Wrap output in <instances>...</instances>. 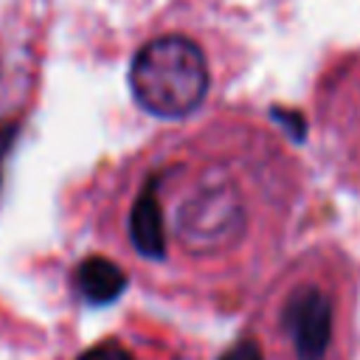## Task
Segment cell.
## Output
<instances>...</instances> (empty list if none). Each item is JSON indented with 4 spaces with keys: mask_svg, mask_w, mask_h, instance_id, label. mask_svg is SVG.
Segmentation results:
<instances>
[{
    "mask_svg": "<svg viewBox=\"0 0 360 360\" xmlns=\"http://www.w3.org/2000/svg\"><path fill=\"white\" fill-rule=\"evenodd\" d=\"M79 360H132V354L127 349H121L118 343H98V346L87 349Z\"/></svg>",
    "mask_w": 360,
    "mask_h": 360,
    "instance_id": "cell-6",
    "label": "cell"
},
{
    "mask_svg": "<svg viewBox=\"0 0 360 360\" xmlns=\"http://www.w3.org/2000/svg\"><path fill=\"white\" fill-rule=\"evenodd\" d=\"M245 225L242 197L233 180L205 177L191 183L174 208V233L194 253H214L231 245Z\"/></svg>",
    "mask_w": 360,
    "mask_h": 360,
    "instance_id": "cell-2",
    "label": "cell"
},
{
    "mask_svg": "<svg viewBox=\"0 0 360 360\" xmlns=\"http://www.w3.org/2000/svg\"><path fill=\"white\" fill-rule=\"evenodd\" d=\"M219 360H264V354L253 340H239L228 352H222Z\"/></svg>",
    "mask_w": 360,
    "mask_h": 360,
    "instance_id": "cell-7",
    "label": "cell"
},
{
    "mask_svg": "<svg viewBox=\"0 0 360 360\" xmlns=\"http://www.w3.org/2000/svg\"><path fill=\"white\" fill-rule=\"evenodd\" d=\"M211 84L202 48L180 34L149 39L129 65L135 101L158 118H183L194 112Z\"/></svg>",
    "mask_w": 360,
    "mask_h": 360,
    "instance_id": "cell-1",
    "label": "cell"
},
{
    "mask_svg": "<svg viewBox=\"0 0 360 360\" xmlns=\"http://www.w3.org/2000/svg\"><path fill=\"white\" fill-rule=\"evenodd\" d=\"M124 287H127L124 270L104 256H87L76 267V290L90 304H110L124 292Z\"/></svg>",
    "mask_w": 360,
    "mask_h": 360,
    "instance_id": "cell-5",
    "label": "cell"
},
{
    "mask_svg": "<svg viewBox=\"0 0 360 360\" xmlns=\"http://www.w3.org/2000/svg\"><path fill=\"white\" fill-rule=\"evenodd\" d=\"M14 135H17V124H3L0 127V183H3V163H6V155L14 143Z\"/></svg>",
    "mask_w": 360,
    "mask_h": 360,
    "instance_id": "cell-8",
    "label": "cell"
},
{
    "mask_svg": "<svg viewBox=\"0 0 360 360\" xmlns=\"http://www.w3.org/2000/svg\"><path fill=\"white\" fill-rule=\"evenodd\" d=\"M284 329L301 360H323L332 338V304L318 287H298L284 307Z\"/></svg>",
    "mask_w": 360,
    "mask_h": 360,
    "instance_id": "cell-3",
    "label": "cell"
},
{
    "mask_svg": "<svg viewBox=\"0 0 360 360\" xmlns=\"http://www.w3.org/2000/svg\"><path fill=\"white\" fill-rule=\"evenodd\" d=\"M129 239L146 259L166 256V214L158 197V177H149L129 211Z\"/></svg>",
    "mask_w": 360,
    "mask_h": 360,
    "instance_id": "cell-4",
    "label": "cell"
}]
</instances>
